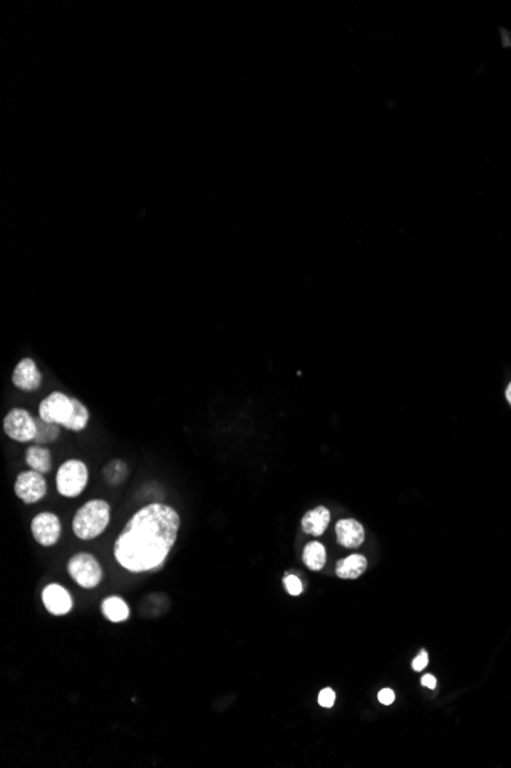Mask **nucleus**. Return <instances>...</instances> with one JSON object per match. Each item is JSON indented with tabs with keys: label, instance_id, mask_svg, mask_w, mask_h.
I'll list each match as a JSON object with an SVG mask.
<instances>
[{
	"label": "nucleus",
	"instance_id": "2eb2a0df",
	"mask_svg": "<svg viewBox=\"0 0 511 768\" xmlns=\"http://www.w3.org/2000/svg\"><path fill=\"white\" fill-rule=\"evenodd\" d=\"M103 615L112 621V623H123L130 615L129 606L126 604V601L120 597H109L103 601L102 604Z\"/></svg>",
	"mask_w": 511,
	"mask_h": 768
},
{
	"label": "nucleus",
	"instance_id": "1a4fd4ad",
	"mask_svg": "<svg viewBox=\"0 0 511 768\" xmlns=\"http://www.w3.org/2000/svg\"><path fill=\"white\" fill-rule=\"evenodd\" d=\"M12 384L22 391H36L40 388L42 373L37 369L34 360L30 358L20 360L12 373Z\"/></svg>",
	"mask_w": 511,
	"mask_h": 768
},
{
	"label": "nucleus",
	"instance_id": "9b49d317",
	"mask_svg": "<svg viewBox=\"0 0 511 768\" xmlns=\"http://www.w3.org/2000/svg\"><path fill=\"white\" fill-rule=\"evenodd\" d=\"M335 536L337 542L346 549H355L365 542V527L357 520L343 518L335 525Z\"/></svg>",
	"mask_w": 511,
	"mask_h": 768
},
{
	"label": "nucleus",
	"instance_id": "0eeeda50",
	"mask_svg": "<svg viewBox=\"0 0 511 768\" xmlns=\"http://www.w3.org/2000/svg\"><path fill=\"white\" fill-rule=\"evenodd\" d=\"M14 491H16V496L22 500V502L32 505L40 502V500L46 496L48 485H46V480L43 479V474L32 470L23 471L20 472L16 479Z\"/></svg>",
	"mask_w": 511,
	"mask_h": 768
},
{
	"label": "nucleus",
	"instance_id": "a211bd4d",
	"mask_svg": "<svg viewBox=\"0 0 511 768\" xmlns=\"http://www.w3.org/2000/svg\"><path fill=\"white\" fill-rule=\"evenodd\" d=\"M87 422H89V411L78 399L73 397V413L65 428L71 431H83L87 426Z\"/></svg>",
	"mask_w": 511,
	"mask_h": 768
},
{
	"label": "nucleus",
	"instance_id": "f8f14e48",
	"mask_svg": "<svg viewBox=\"0 0 511 768\" xmlns=\"http://www.w3.org/2000/svg\"><path fill=\"white\" fill-rule=\"evenodd\" d=\"M329 522H331V512L328 507L317 506L308 511L302 518V529L309 536L320 537L328 529Z\"/></svg>",
	"mask_w": 511,
	"mask_h": 768
},
{
	"label": "nucleus",
	"instance_id": "4be33fe9",
	"mask_svg": "<svg viewBox=\"0 0 511 768\" xmlns=\"http://www.w3.org/2000/svg\"><path fill=\"white\" fill-rule=\"evenodd\" d=\"M427 663H429L427 653H426V650H421L420 655L416 657V658L413 659V663H412L413 670H415V672H421V670L424 669V667L427 666Z\"/></svg>",
	"mask_w": 511,
	"mask_h": 768
},
{
	"label": "nucleus",
	"instance_id": "6e6552de",
	"mask_svg": "<svg viewBox=\"0 0 511 768\" xmlns=\"http://www.w3.org/2000/svg\"><path fill=\"white\" fill-rule=\"evenodd\" d=\"M31 532L38 545L49 547L56 545L62 536V523L52 512H40L32 518Z\"/></svg>",
	"mask_w": 511,
	"mask_h": 768
},
{
	"label": "nucleus",
	"instance_id": "4468645a",
	"mask_svg": "<svg viewBox=\"0 0 511 768\" xmlns=\"http://www.w3.org/2000/svg\"><path fill=\"white\" fill-rule=\"evenodd\" d=\"M25 459L30 468L40 474H48L52 468L51 451L48 448H45V446H40V445L30 446L28 451H26Z\"/></svg>",
	"mask_w": 511,
	"mask_h": 768
},
{
	"label": "nucleus",
	"instance_id": "423d86ee",
	"mask_svg": "<svg viewBox=\"0 0 511 768\" xmlns=\"http://www.w3.org/2000/svg\"><path fill=\"white\" fill-rule=\"evenodd\" d=\"M3 430L6 436L16 442H31L36 439L37 422L26 410L14 408L5 416Z\"/></svg>",
	"mask_w": 511,
	"mask_h": 768
},
{
	"label": "nucleus",
	"instance_id": "412c9836",
	"mask_svg": "<svg viewBox=\"0 0 511 768\" xmlns=\"http://www.w3.org/2000/svg\"><path fill=\"white\" fill-rule=\"evenodd\" d=\"M335 703V693L332 689H323L319 694V704L325 709H331Z\"/></svg>",
	"mask_w": 511,
	"mask_h": 768
},
{
	"label": "nucleus",
	"instance_id": "ddd939ff",
	"mask_svg": "<svg viewBox=\"0 0 511 768\" xmlns=\"http://www.w3.org/2000/svg\"><path fill=\"white\" fill-rule=\"evenodd\" d=\"M366 567L367 560L365 558V556L352 553V556L346 557L345 560H339L337 566H335V573L343 580H354L359 578L361 573H365Z\"/></svg>",
	"mask_w": 511,
	"mask_h": 768
},
{
	"label": "nucleus",
	"instance_id": "39448f33",
	"mask_svg": "<svg viewBox=\"0 0 511 768\" xmlns=\"http://www.w3.org/2000/svg\"><path fill=\"white\" fill-rule=\"evenodd\" d=\"M73 413V397L66 396L65 393L54 391L48 397L42 400L38 406V417L45 422L66 426Z\"/></svg>",
	"mask_w": 511,
	"mask_h": 768
},
{
	"label": "nucleus",
	"instance_id": "9d476101",
	"mask_svg": "<svg viewBox=\"0 0 511 768\" xmlns=\"http://www.w3.org/2000/svg\"><path fill=\"white\" fill-rule=\"evenodd\" d=\"M46 611L56 617L66 615L72 609V598L69 592L60 584H49L42 593Z\"/></svg>",
	"mask_w": 511,
	"mask_h": 768
},
{
	"label": "nucleus",
	"instance_id": "5701e85b",
	"mask_svg": "<svg viewBox=\"0 0 511 768\" xmlns=\"http://www.w3.org/2000/svg\"><path fill=\"white\" fill-rule=\"evenodd\" d=\"M378 699H380V703H381V704L389 705V704H392L394 701H395V693H394L391 689H383V690L378 693Z\"/></svg>",
	"mask_w": 511,
	"mask_h": 768
},
{
	"label": "nucleus",
	"instance_id": "20e7f679",
	"mask_svg": "<svg viewBox=\"0 0 511 768\" xmlns=\"http://www.w3.org/2000/svg\"><path fill=\"white\" fill-rule=\"evenodd\" d=\"M68 573L78 586L84 589H93L103 578V569L98 560L87 552H80L69 558Z\"/></svg>",
	"mask_w": 511,
	"mask_h": 768
},
{
	"label": "nucleus",
	"instance_id": "6ab92c4d",
	"mask_svg": "<svg viewBox=\"0 0 511 768\" xmlns=\"http://www.w3.org/2000/svg\"><path fill=\"white\" fill-rule=\"evenodd\" d=\"M36 422H37V434H36L34 442L37 445L49 443V442H54L56 439H58L60 425L45 422V420L40 419V417L36 419Z\"/></svg>",
	"mask_w": 511,
	"mask_h": 768
},
{
	"label": "nucleus",
	"instance_id": "dca6fc26",
	"mask_svg": "<svg viewBox=\"0 0 511 768\" xmlns=\"http://www.w3.org/2000/svg\"><path fill=\"white\" fill-rule=\"evenodd\" d=\"M304 562L311 571H320L326 563V549L319 542L308 543L304 549Z\"/></svg>",
	"mask_w": 511,
	"mask_h": 768
},
{
	"label": "nucleus",
	"instance_id": "f257e3e1",
	"mask_svg": "<svg viewBox=\"0 0 511 768\" xmlns=\"http://www.w3.org/2000/svg\"><path fill=\"white\" fill-rule=\"evenodd\" d=\"M179 526V514L169 505L141 507L115 540L117 563L132 573L159 569L177 543Z\"/></svg>",
	"mask_w": 511,
	"mask_h": 768
},
{
	"label": "nucleus",
	"instance_id": "b1692460",
	"mask_svg": "<svg viewBox=\"0 0 511 768\" xmlns=\"http://www.w3.org/2000/svg\"><path fill=\"white\" fill-rule=\"evenodd\" d=\"M421 684L424 685V687H429V689H435V687H436V679H435L433 674H426V677H422Z\"/></svg>",
	"mask_w": 511,
	"mask_h": 768
},
{
	"label": "nucleus",
	"instance_id": "7ed1b4c3",
	"mask_svg": "<svg viewBox=\"0 0 511 768\" xmlns=\"http://www.w3.org/2000/svg\"><path fill=\"white\" fill-rule=\"evenodd\" d=\"M89 479L87 466L82 460L71 459L60 466L57 471V491L63 497H77L84 491Z\"/></svg>",
	"mask_w": 511,
	"mask_h": 768
},
{
	"label": "nucleus",
	"instance_id": "393cba45",
	"mask_svg": "<svg viewBox=\"0 0 511 768\" xmlns=\"http://www.w3.org/2000/svg\"><path fill=\"white\" fill-rule=\"evenodd\" d=\"M506 396H507V400H508V404H510V405H511V384H510V385H508V388H507V393H506Z\"/></svg>",
	"mask_w": 511,
	"mask_h": 768
},
{
	"label": "nucleus",
	"instance_id": "f03ea898",
	"mask_svg": "<svg viewBox=\"0 0 511 768\" xmlns=\"http://www.w3.org/2000/svg\"><path fill=\"white\" fill-rule=\"evenodd\" d=\"M111 506L104 500H89L73 516L72 529L80 540H92L102 536L109 525Z\"/></svg>",
	"mask_w": 511,
	"mask_h": 768
},
{
	"label": "nucleus",
	"instance_id": "aec40b11",
	"mask_svg": "<svg viewBox=\"0 0 511 768\" xmlns=\"http://www.w3.org/2000/svg\"><path fill=\"white\" fill-rule=\"evenodd\" d=\"M284 583H285V587H286L288 593H291V595H294V597L300 595L302 591H304V586H302V581L299 580V577H295V575H285Z\"/></svg>",
	"mask_w": 511,
	"mask_h": 768
},
{
	"label": "nucleus",
	"instance_id": "f3484780",
	"mask_svg": "<svg viewBox=\"0 0 511 768\" xmlns=\"http://www.w3.org/2000/svg\"><path fill=\"white\" fill-rule=\"evenodd\" d=\"M127 474H129V470H127V465L123 462V460H112V462L107 463L104 468H103V479L106 480L109 485H120L123 483Z\"/></svg>",
	"mask_w": 511,
	"mask_h": 768
}]
</instances>
